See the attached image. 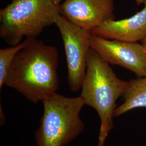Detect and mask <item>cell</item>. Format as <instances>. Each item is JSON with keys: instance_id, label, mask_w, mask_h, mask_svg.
Listing matches in <instances>:
<instances>
[{"instance_id": "8fae6325", "label": "cell", "mask_w": 146, "mask_h": 146, "mask_svg": "<svg viewBox=\"0 0 146 146\" xmlns=\"http://www.w3.org/2000/svg\"><path fill=\"white\" fill-rule=\"evenodd\" d=\"M142 44L143 46V47L145 48V49H146V36L145 37V38L142 41Z\"/></svg>"}, {"instance_id": "6da1fadb", "label": "cell", "mask_w": 146, "mask_h": 146, "mask_svg": "<svg viewBox=\"0 0 146 146\" xmlns=\"http://www.w3.org/2000/svg\"><path fill=\"white\" fill-rule=\"evenodd\" d=\"M58 63L56 47L32 39L16 55L5 85L37 104L58 90Z\"/></svg>"}, {"instance_id": "7c38bea8", "label": "cell", "mask_w": 146, "mask_h": 146, "mask_svg": "<svg viewBox=\"0 0 146 146\" xmlns=\"http://www.w3.org/2000/svg\"><path fill=\"white\" fill-rule=\"evenodd\" d=\"M53 1V2H54L56 4H57V5H60L61 4V2L63 0H52Z\"/></svg>"}, {"instance_id": "9c48e42d", "label": "cell", "mask_w": 146, "mask_h": 146, "mask_svg": "<svg viewBox=\"0 0 146 146\" xmlns=\"http://www.w3.org/2000/svg\"><path fill=\"white\" fill-rule=\"evenodd\" d=\"M122 98L123 102L116 108L114 117L136 108H146V77L128 81Z\"/></svg>"}, {"instance_id": "ba28073f", "label": "cell", "mask_w": 146, "mask_h": 146, "mask_svg": "<svg viewBox=\"0 0 146 146\" xmlns=\"http://www.w3.org/2000/svg\"><path fill=\"white\" fill-rule=\"evenodd\" d=\"M144 4L143 9L129 18L110 20L88 31L109 40L128 42L142 41L146 36V0H137Z\"/></svg>"}, {"instance_id": "5b68a950", "label": "cell", "mask_w": 146, "mask_h": 146, "mask_svg": "<svg viewBox=\"0 0 146 146\" xmlns=\"http://www.w3.org/2000/svg\"><path fill=\"white\" fill-rule=\"evenodd\" d=\"M55 25L60 32L65 49L67 65V82L70 89L78 92L81 88L87 69L90 47L87 40L88 31L60 15Z\"/></svg>"}, {"instance_id": "30bf717a", "label": "cell", "mask_w": 146, "mask_h": 146, "mask_svg": "<svg viewBox=\"0 0 146 146\" xmlns=\"http://www.w3.org/2000/svg\"><path fill=\"white\" fill-rule=\"evenodd\" d=\"M34 38H26L20 44L0 49V89L5 85V78L16 55Z\"/></svg>"}, {"instance_id": "7a4b0ae2", "label": "cell", "mask_w": 146, "mask_h": 146, "mask_svg": "<svg viewBox=\"0 0 146 146\" xmlns=\"http://www.w3.org/2000/svg\"><path fill=\"white\" fill-rule=\"evenodd\" d=\"M128 81L119 78L110 64L90 47L80 96L96 110L100 119L98 146H104L114 126L116 101L125 92Z\"/></svg>"}, {"instance_id": "52a82bcc", "label": "cell", "mask_w": 146, "mask_h": 146, "mask_svg": "<svg viewBox=\"0 0 146 146\" xmlns=\"http://www.w3.org/2000/svg\"><path fill=\"white\" fill-rule=\"evenodd\" d=\"M59 8L61 15L87 31L115 20L114 0H64Z\"/></svg>"}, {"instance_id": "3957f363", "label": "cell", "mask_w": 146, "mask_h": 146, "mask_svg": "<svg viewBox=\"0 0 146 146\" xmlns=\"http://www.w3.org/2000/svg\"><path fill=\"white\" fill-rule=\"evenodd\" d=\"M59 5L52 0H11L0 11V37L11 46L24 37L36 38L46 27L56 24Z\"/></svg>"}, {"instance_id": "8992f818", "label": "cell", "mask_w": 146, "mask_h": 146, "mask_svg": "<svg viewBox=\"0 0 146 146\" xmlns=\"http://www.w3.org/2000/svg\"><path fill=\"white\" fill-rule=\"evenodd\" d=\"M87 40L89 46L110 64L125 68L138 78L146 77V50L142 44L109 40L89 32Z\"/></svg>"}, {"instance_id": "277c9868", "label": "cell", "mask_w": 146, "mask_h": 146, "mask_svg": "<svg viewBox=\"0 0 146 146\" xmlns=\"http://www.w3.org/2000/svg\"><path fill=\"white\" fill-rule=\"evenodd\" d=\"M42 102L43 114L35 133L37 146H65L83 131L80 113L85 104L80 95L68 98L55 93Z\"/></svg>"}]
</instances>
